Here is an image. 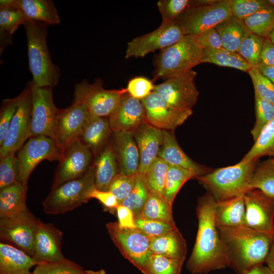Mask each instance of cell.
Returning a JSON list of instances; mask_svg holds the SVG:
<instances>
[{
	"label": "cell",
	"mask_w": 274,
	"mask_h": 274,
	"mask_svg": "<svg viewBox=\"0 0 274 274\" xmlns=\"http://www.w3.org/2000/svg\"><path fill=\"white\" fill-rule=\"evenodd\" d=\"M216 200L209 193L198 199L196 207L198 230L187 268L192 274H206L229 266V261L215 223Z\"/></svg>",
	"instance_id": "cell-1"
},
{
	"label": "cell",
	"mask_w": 274,
	"mask_h": 274,
	"mask_svg": "<svg viewBox=\"0 0 274 274\" xmlns=\"http://www.w3.org/2000/svg\"><path fill=\"white\" fill-rule=\"evenodd\" d=\"M229 261L237 274L265 262L272 235L246 226L217 227Z\"/></svg>",
	"instance_id": "cell-2"
},
{
	"label": "cell",
	"mask_w": 274,
	"mask_h": 274,
	"mask_svg": "<svg viewBox=\"0 0 274 274\" xmlns=\"http://www.w3.org/2000/svg\"><path fill=\"white\" fill-rule=\"evenodd\" d=\"M26 33L28 63L33 85L54 88L60 78V69L53 63L47 44L48 25L26 21Z\"/></svg>",
	"instance_id": "cell-3"
},
{
	"label": "cell",
	"mask_w": 274,
	"mask_h": 274,
	"mask_svg": "<svg viewBox=\"0 0 274 274\" xmlns=\"http://www.w3.org/2000/svg\"><path fill=\"white\" fill-rule=\"evenodd\" d=\"M258 160H241L217 168L196 178L216 201L244 194L251 189L250 182Z\"/></svg>",
	"instance_id": "cell-4"
},
{
	"label": "cell",
	"mask_w": 274,
	"mask_h": 274,
	"mask_svg": "<svg viewBox=\"0 0 274 274\" xmlns=\"http://www.w3.org/2000/svg\"><path fill=\"white\" fill-rule=\"evenodd\" d=\"M203 50L192 36L161 50L155 61L154 80L168 79L188 72L201 63Z\"/></svg>",
	"instance_id": "cell-5"
},
{
	"label": "cell",
	"mask_w": 274,
	"mask_h": 274,
	"mask_svg": "<svg viewBox=\"0 0 274 274\" xmlns=\"http://www.w3.org/2000/svg\"><path fill=\"white\" fill-rule=\"evenodd\" d=\"M95 188L93 164L83 177L67 181L51 190L43 202L47 214H63L72 211L90 199Z\"/></svg>",
	"instance_id": "cell-6"
},
{
	"label": "cell",
	"mask_w": 274,
	"mask_h": 274,
	"mask_svg": "<svg viewBox=\"0 0 274 274\" xmlns=\"http://www.w3.org/2000/svg\"><path fill=\"white\" fill-rule=\"evenodd\" d=\"M106 227L122 255L145 274L152 254L150 237L136 227L122 228L118 222L108 223Z\"/></svg>",
	"instance_id": "cell-7"
},
{
	"label": "cell",
	"mask_w": 274,
	"mask_h": 274,
	"mask_svg": "<svg viewBox=\"0 0 274 274\" xmlns=\"http://www.w3.org/2000/svg\"><path fill=\"white\" fill-rule=\"evenodd\" d=\"M126 93V88L105 89L99 78L91 84L84 79L75 85L73 102L86 105L91 116L109 118Z\"/></svg>",
	"instance_id": "cell-8"
},
{
	"label": "cell",
	"mask_w": 274,
	"mask_h": 274,
	"mask_svg": "<svg viewBox=\"0 0 274 274\" xmlns=\"http://www.w3.org/2000/svg\"><path fill=\"white\" fill-rule=\"evenodd\" d=\"M62 154V149L53 139L44 135L29 138L17 152L18 181L27 187L30 175L40 162L44 160L58 161Z\"/></svg>",
	"instance_id": "cell-9"
},
{
	"label": "cell",
	"mask_w": 274,
	"mask_h": 274,
	"mask_svg": "<svg viewBox=\"0 0 274 274\" xmlns=\"http://www.w3.org/2000/svg\"><path fill=\"white\" fill-rule=\"evenodd\" d=\"M232 15L228 0L215 1L191 8L175 20L184 36H194L215 27Z\"/></svg>",
	"instance_id": "cell-10"
},
{
	"label": "cell",
	"mask_w": 274,
	"mask_h": 274,
	"mask_svg": "<svg viewBox=\"0 0 274 274\" xmlns=\"http://www.w3.org/2000/svg\"><path fill=\"white\" fill-rule=\"evenodd\" d=\"M94 155L78 139L62 150L51 188L83 177L92 165Z\"/></svg>",
	"instance_id": "cell-11"
},
{
	"label": "cell",
	"mask_w": 274,
	"mask_h": 274,
	"mask_svg": "<svg viewBox=\"0 0 274 274\" xmlns=\"http://www.w3.org/2000/svg\"><path fill=\"white\" fill-rule=\"evenodd\" d=\"M184 36L176 20L161 24L155 30L140 36L128 42L125 58L143 57L157 50L173 45Z\"/></svg>",
	"instance_id": "cell-12"
},
{
	"label": "cell",
	"mask_w": 274,
	"mask_h": 274,
	"mask_svg": "<svg viewBox=\"0 0 274 274\" xmlns=\"http://www.w3.org/2000/svg\"><path fill=\"white\" fill-rule=\"evenodd\" d=\"M196 75V72L191 70L167 79L164 82L155 85L153 91L175 109L192 110L199 95L195 83Z\"/></svg>",
	"instance_id": "cell-13"
},
{
	"label": "cell",
	"mask_w": 274,
	"mask_h": 274,
	"mask_svg": "<svg viewBox=\"0 0 274 274\" xmlns=\"http://www.w3.org/2000/svg\"><path fill=\"white\" fill-rule=\"evenodd\" d=\"M31 117L30 137L44 135L53 139L54 126L58 109L53 99V88L39 87L31 81Z\"/></svg>",
	"instance_id": "cell-14"
},
{
	"label": "cell",
	"mask_w": 274,
	"mask_h": 274,
	"mask_svg": "<svg viewBox=\"0 0 274 274\" xmlns=\"http://www.w3.org/2000/svg\"><path fill=\"white\" fill-rule=\"evenodd\" d=\"M38 219L28 209L0 218L1 239L10 242L32 257Z\"/></svg>",
	"instance_id": "cell-15"
},
{
	"label": "cell",
	"mask_w": 274,
	"mask_h": 274,
	"mask_svg": "<svg viewBox=\"0 0 274 274\" xmlns=\"http://www.w3.org/2000/svg\"><path fill=\"white\" fill-rule=\"evenodd\" d=\"M90 114L87 107L73 102L65 109H59L55 119L53 139L62 150L78 139Z\"/></svg>",
	"instance_id": "cell-16"
},
{
	"label": "cell",
	"mask_w": 274,
	"mask_h": 274,
	"mask_svg": "<svg viewBox=\"0 0 274 274\" xmlns=\"http://www.w3.org/2000/svg\"><path fill=\"white\" fill-rule=\"evenodd\" d=\"M246 226L274 234V197L253 188L244 194Z\"/></svg>",
	"instance_id": "cell-17"
},
{
	"label": "cell",
	"mask_w": 274,
	"mask_h": 274,
	"mask_svg": "<svg viewBox=\"0 0 274 274\" xmlns=\"http://www.w3.org/2000/svg\"><path fill=\"white\" fill-rule=\"evenodd\" d=\"M26 85V94L11 122L4 141L0 146V158L15 154L30 137L32 110L30 82Z\"/></svg>",
	"instance_id": "cell-18"
},
{
	"label": "cell",
	"mask_w": 274,
	"mask_h": 274,
	"mask_svg": "<svg viewBox=\"0 0 274 274\" xmlns=\"http://www.w3.org/2000/svg\"><path fill=\"white\" fill-rule=\"evenodd\" d=\"M141 100L145 109L147 122L162 130H174L192 114V110L171 107L154 91Z\"/></svg>",
	"instance_id": "cell-19"
},
{
	"label": "cell",
	"mask_w": 274,
	"mask_h": 274,
	"mask_svg": "<svg viewBox=\"0 0 274 274\" xmlns=\"http://www.w3.org/2000/svg\"><path fill=\"white\" fill-rule=\"evenodd\" d=\"M62 239V232L58 228L38 219L31 257L38 264L64 259L61 250Z\"/></svg>",
	"instance_id": "cell-20"
},
{
	"label": "cell",
	"mask_w": 274,
	"mask_h": 274,
	"mask_svg": "<svg viewBox=\"0 0 274 274\" xmlns=\"http://www.w3.org/2000/svg\"><path fill=\"white\" fill-rule=\"evenodd\" d=\"M109 118L113 132H133L147 122L145 109L141 100L127 92Z\"/></svg>",
	"instance_id": "cell-21"
},
{
	"label": "cell",
	"mask_w": 274,
	"mask_h": 274,
	"mask_svg": "<svg viewBox=\"0 0 274 274\" xmlns=\"http://www.w3.org/2000/svg\"><path fill=\"white\" fill-rule=\"evenodd\" d=\"M133 134L140 154L138 173L144 175L151 163L158 157L163 142V130L146 122L138 128Z\"/></svg>",
	"instance_id": "cell-22"
},
{
	"label": "cell",
	"mask_w": 274,
	"mask_h": 274,
	"mask_svg": "<svg viewBox=\"0 0 274 274\" xmlns=\"http://www.w3.org/2000/svg\"><path fill=\"white\" fill-rule=\"evenodd\" d=\"M111 141L118 164L119 173L133 176L138 173L140 154L132 132H113Z\"/></svg>",
	"instance_id": "cell-23"
},
{
	"label": "cell",
	"mask_w": 274,
	"mask_h": 274,
	"mask_svg": "<svg viewBox=\"0 0 274 274\" xmlns=\"http://www.w3.org/2000/svg\"><path fill=\"white\" fill-rule=\"evenodd\" d=\"M163 142L158 157L165 160L169 165L182 167L199 177L212 172L213 169L197 163L183 151L173 133L163 130Z\"/></svg>",
	"instance_id": "cell-24"
},
{
	"label": "cell",
	"mask_w": 274,
	"mask_h": 274,
	"mask_svg": "<svg viewBox=\"0 0 274 274\" xmlns=\"http://www.w3.org/2000/svg\"><path fill=\"white\" fill-rule=\"evenodd\" d=\"M93 164L95 188L108 191L112 181L119 173L118 164L111 141H109L95 156Z\"/></svg>",
	"instance_id": "cell-25"
},
{
	"label": "cell",
	"mask_w": 274,
	"mask_h": 274,
	"mask_svg": "<svg viewBox=\"0 0 274 274\" xmlns=\"http://www.w3.org/2000/svg\"><path fill=\"white\" fill-rule=\"evenodd\" d=\"M214 216L217 227L246 226L244 194L216 201Z\"/></svg>",
	"instance_id": "cell-26"
},
{
	"label": "cell",
	"mask_w": 274,
	"mask_h": 274,
	"mask_svg": "<svg viewBox=\"0 0 274 274\" xmlns=\"http://www.w3.org/2000/svg\"><path fill=\"white\" fill-rule=\"evenodd\" d=\"M17 7L26 21L56 25L60 22L57 10L50 0H15Z\"/></svg>",
	"instance_id": "cell-27"
},
{
	"label": "cell",
	"mask_w": 274,
	"mask_h": 274,
	"mask_svg": "<svg viewBox=\"0 0 274 274\" xmlns=\"http://www.w3.org/2000/svg\"><path fill=\"white\" fill-rule=\"evenodd\" d=\"M26 19L15 0L0 1V52L12 44L13 35Z\"/></svg>",
	"instance_id": "cell-28"
},
{
	"label": "cell",
	"mask_w": 274,
	"mask_h": 274,
	"mask_svg": "<svg viewBox=\"0 0 274 274\" xmlns=\"http://www.w3.org/2000/svg\"><path fill=\"white\" fill-rule=\"evenodd\" d=\"M112 133L109 118L90 115L79 139L90 148L95 157L108 143Z\"/></svg>",
	"instance_id": "cell-29"
},
{
	"label": "cell",
	"mask_w": 274,
	"mask_h": 274,
	"mask_svg": "<svg viewBox=\"0 0 274 274\" xmlns=\"http://www.w3.org/2000/svg\"><path fill=\"white\" fill-rule=\"evenodd\" d=\"M38 264L22 250L8 244H0V274H31Z\"/></svg>",
	"instance_id": "cell-30"
},
{
	"label": "cell",
	"mask_w": 274,
	"mask_h": 274,
	"mask_svg": "<svg viewBox=\"0 0 274 274\" xmlns=\"http://www.w3.org/2000/svg\"><path fill=\"white\" fill-rule=\"evenodd\" d=\"M152 254L185 260L187 251L186 242L178 228L161 236L150 238Z\"/></svg>",
	"instance_id": "cell-31"
},
{
	"label": "cell",
	"mask_w": 274,
	"mask_h": 274,
	"mask_svg": "<svg viewBox=\"0 0 274 274\" xmlns=\"http://www.w3.org/2000/svg\"><path fill=\"white\" fill-rule=\"evenodd\" d=\"M215 28L220 37L222 47L234 52H238L242 41L250 32L244 21L233 15Z\"/></svg>",
	"instance_id": "cell-32"
},
{
	"label": "cell",
	"mask_w": 274,
	"mask_h": 274,
	"mask_svg": "<svg viewBox=\"0 0 274 274\" xmlns=\"http://www.w3.org/2000/svg\"><path fill=\"white\" fill-rule=\"evenodd\" d=\"M27 187L18 181L0 190V218L14 216L28 209Z\"/></svg>",
	"instance_id": "cell-33"
},
{
	"label": "cell",
	"mask_w": 274,
	"mask_h": 274,
	"mask_svg": "<svg viewBox=\"0 0 274 274\" xmlns=\"http://www.w3.org/2000/svg\"><path fill=\"white\" fill-rule=\"evenodd\" d=\"M172 206L173 204L163 195L149 191L144 209L137 217L175 222Z\"/></svg>",
	"instance_id": "cell-34"
},
{
	"label": "cell",
	"mask_w": 274,
	"mask_h": 274,
	"mask_svg": "<svg viewBox=\"0 0 274 274\" xmlns=\"http://www.w3.org/2000/svg\"><path fill=\"white\" fill-rule=\"evenodd\" d=\"M201 63H211L247 72L252 67L238 52H231L223 47L220 49L203 50Z\"/></svg>",
	"instance_id": "cell-35"
},
{
	"label": "cell",
	"mask_w": 274,
	"mask_h": 274,
	"mask_svg": "<svg viewBox=\"0 0 274 274\" xmlns=\"http://www.w3.org/2000/svg\"><path fill=\"white\" fill-rule=\"evenodd\" d=\"M244 22L251 32L267 38L274 29V7L269 5L248 17Z\"/></svg>",
	"instance_id": "cell-36"
},
{
	"label": "cell",
	"mask_w": 274,
	"mask_h": 274,
	"mask_svg": "<svg viewBox=\"0 0 274 274\" xmlns=\"http://www.w3.org/2000/svg\"><path fill=\"white\" fill-rule=\"evenodd\" d=\"M264 156L274 158V118L263 129L253 146L241 160H258Z\"/></svg>",
	"instance_id": "cell-37"
},
{
	"label": "cell",
	"mask_w": 274,
	"mask_h": 274,
	"mask_svg": "<svg viewBox=\"0 0 274 274\" xmlns=\"http://www.w3.org/2000/svg\"><path fill=\"white\" fill-rule=\"evenodd\" d=\"M250 188L259 189L274 197L273 158L258 162L251 179Z\"/></svg>",
	"instance_id": "cell-38"
},
{
	"label": "cell",
	"mask_w": 274,
	"mask_h": 274,
	"mask_svg": "<svg viewBox=\"0 0 274 274\" xmlns=\"http://www.w3.org/2000/svg\"><path fill=\"white\" fill-rule=\"evenodd\" d=\"M196 177L189 170L169 165L165 183L164 197L173 204L177 194L184 184L188 180Z\"/></svg>",
	"instance_id": "cell-39"
},
{
	"label": "cell",
	"mask_w": 274,
	"mask_h": 274,
	"mask_svg": "<svg viewBox=\"0 0 274 274\" xmlns=\"http://www.w3.org/2000/svg\"><path fill=\"white\" fill-rule=\"evenodd\" d=\"M169 164L163 159L157 157L144 175L149 191L164 195L166 177Z\"/></svg>",
	"instance_id": "cell-40"
},
{
	"label": "cell",
	"mask_w": 274,
	"mask_h": 274,
	"mask_svg": "<svg viewBox=\"0 0 274 274\" xmlns=\"http://www.w3.org/2000/svg\"><path fill=\"white\" fill-rule=\"evenodd\" d=\"M149 192L144 175L137 173L132 190L121 204L129 209L136 218L142 213Z\"/></svg>",
	"instance_id": "cell-41"
},
{
	"label": "cell",
	"mask_w": 274,
	"mask_h": 274,
	"mask_svg": "<svg viewBox=\"0 0 274 274\" xmlns=\"http://www.w3.org/2000/svg\"><path fill=\"white\" fill-rule=\"evenodd\" d=\"M27 91L26 85L17 96L3 99L0 110V146L4 141L11 122L23 100Z\"/></svg>",
	"instance_id": "cell-42"
},
{
	"label": "cell",
	"mask_w": 274,
	"mask_h": 274,
	"mask_svg": "<svg viewBox=\"0 0 274 274\" xmlns=\"http://www.w3.org/2000/svg\"><path fill=\"white\" fill-rule=\"evenodd\" d=\"M255 122L251 134L255 142L263 129L274 118V105L255 93Z\"/></svg>",
	"instance_id": "cell-43"
},
{
	"label": "cell",
	"mask_w": 274,
	"mask_h": 274,
	"mask_svg": "<svg viewBox=\"0 0 274 274\" xmlns=\"http://www.w3.org/2000/svg\"><path fill=\"white\" fill-rule=\"evenodd\" d=\"M265 39L250 31L241 43L237 52L252 67H257L259 64L261 52Z\"/></svg>",
	"instance_id": "cell-44"
},
{
	"label": "cell",
	"mask_w": 274,
	"mask_h": 274,
	"mask_svg": "<svg viewBox=\"0 0 274 274\" xmlns=\"http://www.w3.org/2000/svg\"><path fill=\"white\" fill-rule=\"evenodd\" d=\"M184 261L152 254L145 274H181Z\"/></svg>",
	"instance_id": "cell-45"
},
{
	"label": "cell",
	"mask_w": 274,
	"mask_h": 274,
	"mask_svg": "<svg viewBox=\"0 0 274 274\" xmlns=\"http://www.w3.org/2000/svg\"><path fill=\"white\" fill-rule=\"evenodd\" d=\"M157 5L162 23L173 21L186 11L198 6L197 1L190 0H159Z\"/></svg>",
	"instance_id": "cell-46"
},
{
	"label": "cell",
	"mask_w": 274,
	"mask_h": 274,
	"mask_svg": "<svg viewBox=\"0 0 274 274\" xmlns=\"http://www.w3.org/2000/svg\"><path fill=\"white\" fill-rule=\"evenodd\" d=\"M32 274H86V271L76 262L64 258L56 262L38 264Z\"/></svg>",
	"instance_id": "cell-47"
},
{
	"label": "cell",
	"mask_w": 274,
	"mask_h": 274,
	"mask_svg": "<svg viewBox=\"0 0 274 274\" xmlns=\"http://www.w3.org/2000/svg\"><path fill=\"white\" fill-rule=\"evenodd\" d=\"M0 190L18 182L19 162L15 154L0 158Z\"/></svg>",
	"instance_id": "cell-48"
},
{
	"label": "cell",
	"mask_w": 274,
	"mask_h": 274,
	"mask_svg": "<svg viewBox=\"0 0 274 274\" xmlns=\"http://www.w3.org/2000/svg\"><path fill=\"white\" fill-rule=\"evenodd\" d=\"M136 227L142 230L150 238L161 236L176 229L175 222L135 218Z\"/></svg>",
	"instance_id": "cell-49"
},
{
	"label": "cell",
	"mask_w": 274,
	"mask_h": 274,
	"mask_svg": "<svg viewBox=\"0 0 274 274\" xmlns=\"http://www.w3.org/2000/svg\"><path fill=\"white\" fill-rule=\"evenodd\" d=\"M232 14L242 20L268 6V0H228Z\"/></svg>",
	"instance_id": "cell-50"
},
{
	"label": "cell",
	"mask_w": 274,
	"mask_h": 274,
	"mask_svg": "<svg viewBox=\"0 0 274 274\" xmlns=\"http://www.w3.org/2000/svg\"><path fill=\"white\" fill-rule=\"evenodd\" d=\"M254 86L255 93L274 105V84L263 76L257 67L248 72Z\"/></svg>",
	"instance_id": "cell-51"
},
{
	"label": "cell",
	"mask_w": 274,
	"mask_h": 274,
	"mask_svg": "<svg viewBox=\"0 0 274 274\" xmlns=\"http://www.w3.org/2000/svg\"><path fill=\"white\" fill-rule=\"evenodd\" d=\"M136 175L127 176L118 173L112 181L108 191L112 193L121 204L132 190L135 182Z\"/></svg>",
	"instance_id": "cell-52"
},
{
	"label": "cell",
	"mask_w": 274,
	"mask_h": 274,
	"mask_svg": "<svg viewBox=\"0 0 274 274\" xmlns=\"http://www.w3.org/2000/svg\"><path fill=\"white\" fill-rule=\"evenodd\" d=\"M154 86L151 80L146 77L139 76L130 80L126 89L130 96L142 100L153 91Z\"/></svg>",
	"instance_id": "cell-53"
},
{
	"label": "cell",
	"mask_w": 274,
	"mask_h": 274,
	"mask_svg": "<svg viewBox=\"0 0 274 274\" xmlns=\"http://www.w3.org/2000/svg\"><path fill=\"white\" fill-rule=\"evenodd\" d=\"M192 36L196 44L202 50L222 47L220 37L215 27Z\"/></svg>",
	"instance_id": "cell-54"
},
{
	"label": "cell",
	"mask_w": 274,
	"mask_h": 274,
	"mask_svg": "<svg viewBox=\"0 0 274 274\" xmlns=\"http://www.w3.org/2000/svg\"><path fill=\"white\" fill-rule=\"evenodd\" d=\"M91 198L97 199L104 207L105 210L113 213L119 205L114 195L109 191L94 189L90 195Z\"/></svg>",
	"instance_id": "cell-55"
},
{
	"label": "cell",
	"mask_w": 274,
	"mask_h": 274,
	"mask_svg": "<svg viewBox=\"0 0 274 274\" xmlns=\"http://www.w3.org/2000/svg\"><path fill=\"white\" fill-rule=\"evenodd\" d=\"M116 211L118 219V223L121 227L125 228L136 227L134 214L129 209L119 204Z\"/></svg>",
	"instance_id": "cell-56"
},
{
	"label": "cell",
	"mask_w": 274,
	"mask_h": 274,
	"mask_svg": "<svg viewBox=\"0 0 274 274\" xmlns=\"http://www.w3.org/2000/svg\"><path fill=\"white\" fill-rule=\"evenodd\" d=\"M264 66H274V44L267 38L261 52L259 64Z\"/></svg>",
	"instance_id": "cell-57"
},
{
	"label": "cell",
	"mask_w": 274,
	"mask_h": 274,
	"mask_svg": "<svg viewBox=\"0 0 274 274\" xmlns=\"http://www.w3.org/2000/svg\"><path fill=\"white\" fill-rule=\"evenodd\" d=\"M245 274H274V271L262 264L252 268Z\"/></svg>",
	"instance_id": "cell-58"
},
{
	"label": "cell",
	"mask_w": 274,
	"mask_h": 274,
	"mask_svg": "<svg viewBox=\"0 0 274 274\" xmlns=\"http://www.w3.org/2000/svg\"><path fill=\"white\" fill-rule=\"evenodd\" d=\"M257 68L263 76L274 84V66H264L258 64Z\"/></svg>",
	"instance_id": "cell-59"
},
{
	"label": "cell",
	"mask_w": 274,
	"mask_h": 274,
	"mask_svg": "<svg viewBox=\"0 0 274 274\" xmlns=\"http://www.w3.org/2000/svg\"><path fill=\"white\" fill-rule=\"evenodd\" d=\"M265 263L270 269L274 271V234L272 235L270 249Z\"/></svg>",
	"instance_id": "cell-60"
},
{
	"label": "cell",
	"mask_w": 274,
	"mask_h": 274,
	"mask_svg": "<svg viewBox=\"0 0 274 274\" xmlns=\"http://www.w3.org/2000/svg\"><path fill=\"white\" fill-rule=\"evenodd\" d=\"M86 274H106V271L102 269L96 271L86 270Z\"/></svg>",
	"instance_id": "cell-61"
},
{
	"label": "cell",
	"mask_w": 274,
	"mask_h": 274,
	"mask_svg": "<svg viewBox=\"0 0 274 274\" xmlns=\"http://www.w3.org/2000/svg\"><path fill=\"white\" fill-rule=\"evenodd\" d=\"M268 38L270 40V41L272 42V43L274 44V29L272 31V32L270 33V35L269 36Z\"/></svg>",
	"instance_id": "cell-62"
},
{
	"label": "cell",
	"mask_w": 274,
	"mask_h": 274,
	"mask_svg": "<svg viewBox=\"0 0 274 274\" xmlns=\"http://www.w3.org/2000/svg\"><path fill=\"white\" fill-rule=\"evenodd\" d=\"M268 2L270 5L274 7V0H268Z\"/></svg>",
	"instance_id": "cell-63"
}]
</instances>
